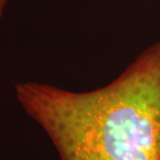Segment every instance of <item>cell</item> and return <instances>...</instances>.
Here are the masks:
<instances>
[{"label":"cell","mask_w":160,"mask_h":160,"mask_svg":"<svg viewBox=\"0 0 160 160\" xmlns=\"http://www.w3.org/2000/svg\"><path fill=\"white\" fill-rule=\"evenodd\" d=\"M14 92L62 160H160V41L102 88L78 92L27 81Z\"/></svg>","instance_id":"cell-1"},{"label":"cell","mask_w":160,"mask_h":160,"mask_svg":"<svg viewBox=\"0 0 160 160\" xmlns=\"http://www.w3.org/2000/svg\"><path fill=\"white\" fill-rule=\"evenodd\" d=\"M10 0H0V18L3 16L4 12L6 10V6L8 5Z\"/></svg>","instance_id":"cell-2"}]
</instances>
